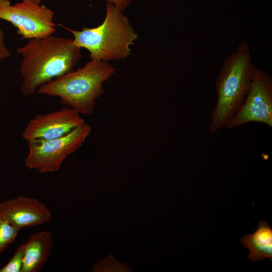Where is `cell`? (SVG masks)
<instances>
[{"instance_id":"cell-8","label":"cell","mask_w":272,"mask_h":272,"mask_svg":"<svg viewBox=\"0 0 272 272\" xmlns=\"http://www.w3.org/2000/svg\"><path fill=\"white\" fill-rule=\"evenodd\" d=\"M80 115L69 107L45 114H37L28 122L22 137L27 142L61 137L86 123Z\"/></svg>"},{"instance_id":"cell-11","label":"cell","mask_w":272,"mask_h":272,"mask_svg":"<svg viewBox=\"0 0 272 272\" xmlns=\"http://www.w3.org/2000/svg\"><path fill=\"white\" fill-rule=\"evenodd\" d=\"M240 242L249 249L248 258L251 262L262 261L266 258L271 261L272 229L265 221L259 220L256 231L243 235Z\"/></svg>"},{"instance_id":"cell-16","label":"cell","mask_w":272,"mask_h":272,"mask_svg":"<svg viewBox=\"0 0 272 272\" xmlns=\"http://www.w3.org/2000/svg\"><path fill=\"white\" fill-rule=\"evenodd\" d=\"M32 2H34L35 3H36V4H40L41 1L42 0H29Z\"/></svg>"},{"instance_id":"cell-5","label":"cell","mask_w":272,"mask_h":272,"mask_svg":"<svg viewBox=\"0 0 272 272\" xmlns=\"http://www.w3.org/2000/svg\"><path fill=\"white\" fill-rule=\"evenodd\" d=\"M91 130L85 123L61 137L27 142L29 152L25 166L41 173L58 171L64 159L81 148Z\"/></svg>"},{"instance_id":"cell-6","label":"cell","mask_w":272,"mask_h":272,"mask_svg":"<svg viewBox=\"0 0 272 272\" xmlns=\"http://www.w3.org/2000/svg\"><path fill=\"white\" fill-rule=\"evenodd\" d=\"M54 13L44 5L29 0L12 5L9 0H0V19L11 23L17 29L21 39L43 38L56 31Z\"/></svg>"},{"instance_id":"cell-15","label":"cell","mask_w":272,"mask_h":272,"mask_svg":"<svg viewBox=\"0 0 272 272\" xmlns=\"http://www.w3.org/2000/svg\"><path fill=\"white\" fill-rule=\"evenodd\" d=\"M107 3L115 6L122 12L130 5L131 0H105Z\"/></svg>"},{"instance_id":"cell-2","label":"cell","mask_w":272,"mask_h":272,"mask_svg":"<svg viewBox=\"0 0 272 272\" xmlns=\"http://www.w3.org/2000/svg\"><path fill=\"white\" fill-rule=\"evenodd\" d=\"M255 68L250 47L244 41L224 59L216 81L217 100L211 114L210 133L225 127L241 107L250 89Z\"/></svg>"},{"instance_id":"cell-1","label":"cell","mask_w":272,"mask_h":272,"mask_svg":"<svg viewBox=\"0 0 272 272\" xmlns=\"http://www.w3.org/2000/svg\"><path fill=\"white\" fill-rule=\"evenodd\" d=\"M81 49L73 38L52 35L29 39L18 48L16 51L22 57L23 95L32 96L41 86L74 70L82 56Z\"/></svg>"},{"instance_id":"cell-13","label":"cell","mask_w":272,"mask_h":272,"mask_svg":"<svg viewBox=\"0 0 272 272\" xmlns=\"http://www.w3.org/2000/svg\"><path fill=\"white\" fill-rule=\"evenodd\" d=\"M24 243L18 247L9 261L0 268V272H21L24 256Z\"/></svg>"},{"instance_id":"cell-3","label":"cell","mask_w":272,"mask_h":272,"mask_svg":"<svg viewBox=\"0 0 272 272\" xmlns=\"http://www.w3.org/2000/svg\"><path fill=\"white\" fill-rule=\"evenodd\" d=\"M115 72L106 61L91 60L73 70L41 86L37 93L59 97L61 102L80 114L91 115L96 101L104 93L103 84Z\"/></svg>"},{"instance_id":"cell-7","label":"cell","mask_w":272,"mask_h":272,"mask_svg":"<svg viewBox=\"0 0 272 272\" xmlns=\"http://www.w3.org/2000/svg\"><path fill=\"white\" fill-rule=\"evenodd\" d=\"M250 122L272 127V79L269 74L256 66L243 104L225 127L232 129Z\"/></svg>"},{"instance_id":"cell-10","label":"cell","mask_w":272,"mask_h":272,"mask_svg":"<svg viewBox=\"0 0 272 272\" xmlns=\"http://www.w3.org/2000/svg\"><path fill=\"white\" fill-rule=\"evenodd\" d=\"M24 256L21 272H38L49 257L53 236L49 231L33 233L24 243Z\"/></svg>"},{"instance_id":"cell-9","label":"cell","mask_w":272,"mask_h":272,"mask_svg":"<svg viewBox=\"0 0 272 272\" xmlns=\"http://www.w3.org/2000/svg\"><path fill=\"white\" fill-rule=\"evenodd\" d=\"M0 216L20 230L43 225L52 219L46 205L36 198L24 196L1 202Z\"/></svg>"},{"instance_id":"cell-12","label":"cell","mask_w":272,"mask_h":272,"mask_svg":"<svg viewBox=\"0 0 272 272\" xmlns=\"http://www.w3.org/2000/svg\"><path fill=\"white\" fill-rule=\"evenodd\" d=\"M20 230L0 216V254L14 242Z\"/></svg>"},{"instance_id":"cell-14","label":"cell","mask_w":272,"mask_h":272,"mask_svg":"<svg viewBox=\"0 0 272 272\" xmlns=\"http://www.w3.org/2000/svg\"><path fill=\"white\" fill-rule=\"evenodd\" d=\"M11 53L5 42L3 31L0 27V60L10 57Z\"/></svg>"},{"instance_id":"cell-4","label":"cell","mask_w":272,"mask_h":272,"mask_svg":"<svg viewBox=\"0 0 272 272\" xmlns=\"http://www.w3.org/2000/svg\"><path fill=\"white\" fill-rule=\"evenodd\" d=\"M122 12L107 3L105 19L97 27H83L81 30H76L60 25L73 34L76 45L89 51L91 60L107 62L125 59L130 54V47L138 35Z\"/></svg>"}]
</instances>
